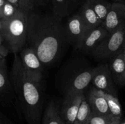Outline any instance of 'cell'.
<instances>
[{
    "mask_svg": "<svg viewBox=\"0 0 125 124\" xmlns=\"http://www.w3.org/2000/svg\"><path fill=\"white\" fill-rule=\"evenodd\" d=\"M68 41L61 19L52 15L28 13L27 46L36 52L43 64L54 62Z\"/></svg>",
    "mask_w": 125,
    "mask_h": 124,
    "instance_id": "obj_1",
    "label": "cell"
},
{
    "mask_svg": "<svg viewBox=\"0 0 125 124\" xmlns=\"http://www.w3.org/2000/svg\"><path fill=\"white\" fill-rule=\"evenodd\" d=\"M10 79L28 124H40L43 108L40 82L28 76L18 53L14 54Z\"/></svg>",
    "mask_w": 125,
    "mask_h": 124,
    "instance_id": "obj_2",
    "label": "cell"
},
{
    "mask_svg": "<svg viewBox=\"0 0 125 124\" xmlns=\"http://www.w3.org/2000/svg\"><path fill=\"white\" fill-rule=\"evenodd\" d=\"M28 13L20 10L18 13L3 23L2 35L3 42L7 44L9 51L18 53L25 47L28 35Z\"/></svg>",
    "mask_w": 125,
    "mask_h": 124,
    "instance_id": "obj_3",
    "label": "cell"
},
{
    "mask_svg": "<svg viewBox=\"0 0 125 124\" xmlns=\"http://www.w3.org/2000/svg\"><path fill=\"white\" fill-rule=\"evenodd\" d=\"M125 47V26L110 34L90 53L96 59L110 60Z\"/></svg>",
    "mask_w": 125,
    "mask_h": 124,
    "instance_id": "obj_4",
    "label": "cell"
},
{
    "mask_svg": "<svg viewBox=\"0 0 125 124\" xmlns=\"http://www.w3.org/2000/svg\"><path fill=\"white\" fill-rule=\"evenodd\" d=\"M19 56L28 76L35 81L41 82L43 76V64L34 49L25 46L20 52Z\"/></svg>",
    "mask_w": 125,
    "mask_h": 124,
    "instance_id": "obj_5",
    "label": "cell"
},
{
    "mask_svg": "<svg viewBox=\"0 0 125 124\" xmlns=\"http://www.w3.org/2000/svg\"><path fill=\"white\" fill-rule=\"evenodd\" d=\"M91 83L94 88L117 97V89L114 81L108 64H103L95 68Z\"/></svg>",
    "mask_w": 125,
    "mask_h": 124,
    "instance_id": "obj_6",
    "label": "cell"
},
{
    "mask_svg": "<svg viewBox=\"0 0 125 124\" xmlns=\"http://www.w3.org/2000/svg\"><path fill=\"white\" fill-rule=\"evenodd\" d=\"M84 92L67 91L60 111L65 124H73L76 119L82 102L85 98Z\"/></svg>",
    "mask_w": 125,
    "mask_h": 124,
    "instance_id": "obj_7",
    "label": "cell"
},
{
    "mask_svg": "<svg viewBox=\"0 0 125 124\" xmlns=\"http://www.w3.org/2000/svg\"><path fill=\"white\" fill-rule=\"evenodd\" d=\"M109 35L110 33L100 25L88 31L76 47L83 52L91 53Z\"/></svg>",
    "mask_w": 125,
    "mask_h": 124,
    "instance_id": "obj_8",
    "label": "cell"
},
{
    "mask_svg": "<svg viewBox=\"0 0 125 124\" xmlns=\"http://www.w3.org/2000/svg\"><path fill=\"white\" fill-rule=\"evenodd\" d=\"M101 26L110 34L125 26V5L112 2L109 12Z\"/></svg>",
    "mask_w": 125,
    "mask_h": 124,
    "instance_id": "obj_9",
    "label": "cell"
},
{
    "mask_svg": "<svg viewBox=\"0 0 125 124\" xmlns=\"http://www.w3.org/2000/svg\"><path fill=\"white\" fill-rule=\"evenodd\" d=\"M65 28L68 41L73 43L76 47L87 32L84 20L79 12L68 19Z\"/></svg>",
    "mask_w": 125,
    "mask_h": 124,
    "instance_id": "obj_10",
    "label": "cell"
},
{
    "mask_svg": "<svg viewBox=\"0 0 125 124\" xmlns=\"http://www.w3.org/2000/svg\"><path fill=\"white\" fill-rule=\"evenodd\" d=\"M14 94L5 58L0 64V103H9L12 101Z\"/></svg>",
    "mask_w": 125,
    "mask_h": 124,
    "instance_id": "obj_11",
    "label": "cell"
},
{
    "mask_svg": "<svg viewBox=\"0 0 125 124\" xmlns=\"http://www.w3.org/2000/svg\"><path fill=\"white\" fill-rule=\"evenodd\" d=\"M87 101L93 113L99 114H111L103 91L93 87L89 92Z\"/></svg>",
    "mask_w": 125,
    "mask_h": 124,
    "instance_id": "obj_12",
    "label": "cell"
},
{
    "mask_svg": "<svg viewBox=\"0 0 125 124\" xmlns=\"http://www.w3.org/2000/svg\"><path fill=\"white\" fill-rule=\"evenodd\" d=\"M110 71L116 85H125V60L123 51L114 56L109 60Z\"/></svg>",
    "mask_w": 125,
    "mask_h": 124,
    "instance_id": "obj_13",
    "label": "cell"
},
{
    "mask_svg": "<svg viewBox=\"0 0 125 124\" xmlns=\"http://www.w3.org/2000/svg\"><path fill=\"white\" fill-rule=\"evenodd\" d=\"M95 68H89L76 74L71 80L67 91L84 92V89L91 83Z\"/></svg>",
    "mask_w": 125,
    "mask_h": 124,
    "instance_id": "obj_14",
    "label": "cell"
},
{
    "mask_svg": "<svg viewBox=\"0 0 125 124\" xmlns=\"http://www.w3.org/2000/svg\"><path fill=\"white\" fill-rule=\"evenodd\" d=\"M78 12L84 20L87 32L101 24V21L99 19L98 17L87 1L82 4Z\"/></svg>",
    "mask_w": 125,
    "mask_h": 124,
    "instance_id": "obj_15",
    "label": "cell"
},
{
    "mask_svg": "<svg viewBox=\"0 0 125 124\" xmlns=\"http://www.w3.org/2000/svg\"><path fill=\"white\" fill-rule=\"evenodd\" d=\"M52 2L53 15L55 17L62 19L70 13L77 6V4L70 0H50Z\"/></svg>",
    "mask_w": 125,
    "mask_h": 124,
    "instance_id": "obj_16",
    "label": "cell"
},
{
    "mask_svg": "<svg viewBox=\"0 0 125 124\" xmlns=\"http://www.w3.org/2000/svg\"><path fill=\"white\" fill-rule=\"evenodd\" d=\"M43 124H65L53 101L48 104L43 118Z\"/></svg>",
    "mask_w": 125,
    "mask_h": 124,
    "instance_id": "obj_17",
    "label": "cell"
},
{
    "mask_svg": "<svg viewBox=\"0 0 125 124\" xmlns=\"http://www.w3.org/2000/svg\"><path fill=\"white\" fill-rule=\"evenodd\" d=\"M86 1L94 10L102 24L109 12L112 3L106 0H86Z\"/></svg>",
    "mask_w": 125,
    "mask_h": 124,
    "instance_id": "obj_18",
    "label": "cell"
},
{
    "mask_svg": "<svg viewBox=\"0 0 125 124\" xmlns=\"http://www.w3.org/2000/svg\"><path fill=\"white\" fill-rule=\"evenodd\" d=\"M91 114V108L85 97L81 104L80 108L73 124H89Z\"/></svg>",
    "mask_w": 125,
    "mask_h": 124,
    "instance_id": "obj_19",
    "label": "cell"
},
{
    "mask_svg": "<svg viewBox=\"0 0 125 124\" xmlns=\"http://www.w3.org/2000/svg\"><path fill=\"white\" fill-rule=\"evenodd\" d=\"M121 118L112 114H99L92 112L89 124H120Z\"/></svg>",
    "mask_w": 125,
    "mask_h": 124,
    "instance_id": "obj_20",
    "label": "cell"
},
{
    "mask_svg": "<svg viewBox=\"0 0 125 124\" xmlns=\"http://www.w3.org/2000/svg\"><path fill=\"white\" fill-rule=\"evenodd\" d=\"M104 95L107 101L109 109L111 114L115 117H122V106L120 103L118 97L106 92H104Z\"/></svg>",
    "mask_w": 125,
    "mask_h": 124,
    "instance_id": "obj_21",
    "label": "cell"
},
{
    "mask_svg": "<svg viewBox=\"0 0 125 124\" xmlns=\"http://www.w3.org/2000/svg\"><path fill=\"white\" fill-rule=\"evenodd\" d=\"M20 10L21 9H20L12 4L6 1L5 4L0 8V19L2 21L10 19L15 16Z\"/></svg>",
    "mask_w": 125,
    "mask_h": 124,
    "instance_id": "obj_22",
    "label": "cell"
},
{
    "mask_svg": "<svg viewBox=\"0 0 125 124\" xmlns=\"http://www.w3.org/2000/svg\"><path fill=\"white\" fill-rule=\"evenodd\" d=\"M23 6V9L26 12H31L34 10L36 4H37V0H20Z\"/></svg>",
    "mask_w": 125,
    "mask_h": 124,
    "instance_id": "obj_23",
    "label": "cell"
},
{
    "mask_svg": "<svg viewBox=\"0 0 125 124\" xmlns=\"http://www.w3.org/2000/svg\"><path fill=\"white\" fill-rule=\"evenodd\" d=\"M0 124H15L0 110Z\"/></svg>",
    "mask_w": 125,
    "mask_h": 124,
    "instance_id": "obj_24",
    "label": "cell"
},
{
    "mask_svg": "<svg viewBox=\"0 0 125 124\" xmlns=\"http://www.w3.org/2000/svg\"><path fill=\"white\" fill-rule=\"evenodd\" d=\"M6 1H7V2H10V3L12 4L15 6L17 7H18V9H21L23 10H24L23 9V6H22V4L20 0H6Z\"/></svg>",
    "mask_w": 125,
    "mask_h": 124,
    "instance_id": "obj_25",
    "label": "cell"
},
{
    "mask_svg": "<svg viewBox=\"0 0 125 124\" xmlns=\"http://www.w3.org/2000/svg\"><path fill=\"white\" fill-rule=\"evenodd\" d=\"M0 53L6 57L9 53L8 49L4 45H3V46H0Z\"/></svg>",
    "mask_w": 125,
    "mask_h": 124,
    "instance_id": "obj_26",
    "label": "cell"
},
{
    "mask_svg": "<svg viewBox=\"0 0 125 124\" xmlns=\"http://www.w3.org/2000/svg\"><path fill=\"white\" fill-rule=\"evenodd\" d=\"M70 1L74 2V3L77 4L78 5L79 4H83L86 0H70Z\"/></svg>",
    "mask_w": 125,
    "mask_h": 124,
    "instance_id": "obj_27",
    "label": "cell"
},
{
    "mask_svg": "<svg viewBox=\"0 0 125 124\" xmlns=\"http://www.w3.org/2000/svg\"><path fill=\"white\" fill-rule=\"evenodd\" d=\"M50 0H37V4H45V3H46L47 2L50 1Z\"/></svg>",
    "mask_w": 125,
    "mask_h": 124,
    "instance_id": "obj_28",
    "label": "cell"
},
{
    "mask_svg": "<svg viewBox=\"0 0 125 124\" xmlns=\"http://www.w3.org/2000/svg\"><path fill=\"white\" fill-rule=\"evenodd\" d=\"M112 2H119V3L123 4L125 5V0H112Z\"/></svg>",
    "mask_w": 125,
    "mask_h": 124,
    "instance_id": "obj_29",
    "label": "cell"
},
{
    "mask_svg": "<svg viewBox=\"0 0 125 124\" xmlns=\"http://www.w3.org/2000/svg\"><path fill=\"white\" fill-rule=\"evenodd\" d=\"M6 2V0H0V8L2 7Z\"/></svg>",
    "mask_w": 125,
    "mask_h": 124,
    "instance_id": "obj_30",
    "label": "cell"
},
{
    "mask_svg": "<svg viewBox=\"0 0 125 124\" xmlns=\"http://www.w3.org/2000/svg\"><path fill=\"white\" fill-rule=\"evenodd\" d=\"M2 27H3V23H2V20L0 19V34H1V32H2Z\"/></svg>",
    "mask_w": 125,
    "mask_h": 124,
    "instance_id": "obj_31",
    "label": "cell"
},
{
    "mask_svg": "<svg viewBox=\"0 0 125 124\" xmlns=\"http://www.w3.org/2000/svg\"><path fill=\"white\" fill-rule=\"evenodd\" d=\"M5 58H6V57H5L4 55H2L0 53V64H1V62H2Z\"/></svg>",
    "mask_w": 125,
    "mask_h": 124,
    "instance_id": "obj_32",
    "label": "cell"
},
{
    "mask_svg": "<svg viewBox=\"0 0 125 124\" xmlns=\"http://www.w3.org/2000/svg\"><path fill=\"white\" fill-rule=\"evenodd\" d=\"M3 38H2V35L0 34V46H3Z\"/></svg>",
    "mask_w": 125,
    "mask_h": 124,
    "instance_id": "obj_33",
    "label": "cell"
},
{
    "mask_svg": "<svg viewBox=\"0 0 125 124\" xmlns=\"http://www.w3.org/2000/svg\"><path fill=\"white\" fill-rule=\"evenodd\" d=\"M123 55H124V58H125V47L124 49H123Z\"/></svg>",
    "mask_w": 125,
    "mask_h": 124,
    "instance_id": "obj_34",
    "label": "cell"
},
{
    "mask_svg": "<svg viewBox=\"0 0 125 124\" xmlns=\"http://www.w3.org/2000/svg\"><path fill=\"white\" fill-rule=\"evenodd\" d=\"M125 124V122H124V123H122V124Z\"/></svg>",
    "mask_w": 125,
    "mask_h": 124,
    "instance_id": "obj_35",
    "label": "cell"
}]
</instances>
